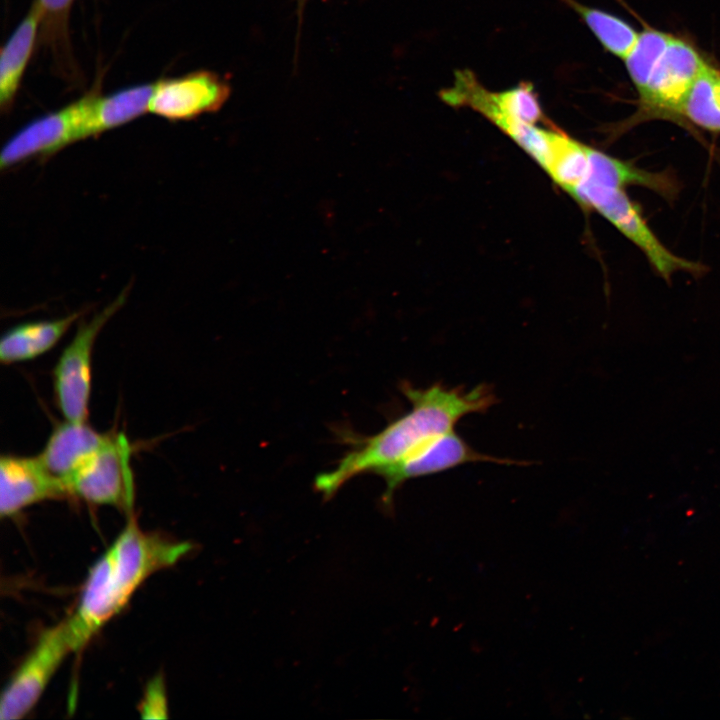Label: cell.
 <instances>
[{"label":"cell","instance_id":"6da1fadb","mask_svg":"<svg viewBox=\"0 0 720 720\" xmlns=\"http://www.w3.org/2000/svg\"><path fill=\"white\" fill-rule=\"evenodd\" d=\"M411 408L379 433L359 440L337 466L316 477L315 488L326 499L347 481L363 473H377L394 465L433 438L454 430L465 416L484 413L497 402L492 388L479 384L470 390L441 383L427 388L402 385Z\"/></svg>","mask_w":720,"mask_h":720},{"label":"cell","instance_id":"7a4b0ae2","mask_svg":"<svg viewBox=\"0 0 720 720\" xmlns=\"http://www.w3.org/2000/svg\"><path fill=\"white\" fill-rule=\"evenodd\" d=\"M191 550L190 543L143 531L130 516L109 549L89 570L78 605L70 615L84 646L128 603L152 574Z\"/></svg>","mask_w":720,"mask_h":720},{"label":"cell","instance_id":"3957f363","mask_svg":"<svg viewBox=\"0 0 720 720\" xmlns=\"http://www.w3.org/2000/svg\"><path fill=\"white\" fill-rule=\"evenodd\" d=\"M83 647L71 616L46 629L4 688L0 718L14 720L26 716L63 661Z\"/></svg>","mask_w":720,"mask_h":720},{"label":"cell","instance_id":"277c9868","mask_svg":"<svg viewBox=\"0 0 720 720\" xmlns=\"http://www.w3.org/2000/svg\"><path fill=\"white\" fill-rule=\"evenodd\" d=\"M123 291L88 321L82 320L53 369V391L65 420L87 422L91 394L92 353L97 336L126 299Z\"/></svg>","mask_w":720,"mask_h":720},{"label":"cell","instance_id":"5b68a950","mask_svg":"<svg viewBox=\"0 0 720 720\" xmlns=\"http://www.w3.org/2000/svg\"><path fill=\"white\" fill-rule=\"evenodd\" d=\"M131 456L127 436L122 432L110 433L106 442L68 480L70 496L131 512L135 501Z\"/></svg>","mask_w":720,"mask_h":720},{"label":"cell","instance_id":"8992f818","mask_svg":"<svg viewBox=\"0 0 720 720\" xmlns=\"http://www.w3.org/2000/svg\"><path fill=\"white\" fill-rule=\"evenodd\" d=\"M94 93L33 120L3 146L0 167L8 169L36 156H47L91 137L90 112Z\"/></svg>","mask_w":720,"mask_h":720},{"label":"cell","instance_id":"52a82bcc","mask_svg":"<svg viewBox=\"0 0 720 720\" xmlns=\"http://www.w3.org/2000/svg\"><path fill=\"white\" fill-rule=\"evenodd\" d=\"M706 62L688 41L673 36L650 81L639 95L646 117H679L681 104Z\"/></svg>","mask_w":720,"mask_h":720},{"label":"cell","instance_id":"ba28073f","mask_svg":"<svg viewBox=\"0 0 720 720\" xmlns=\"http://www.w3.org/2000/svg\"><path fill=\"white\" fill-rule=\"evenodd\" d=\"M474 462H493L504 465L527 463L480 453L460 437L454 429L433 438L402 461L376 473L385 480L386 484L383 505L391 506L395 491L407 480L433 475Z\"/></svg>","mask_w":720,"mask_h":720},{"label":"cell","instance_id":"9c48e42d","mask_svg":"<svg viewBox=\"0 0 720 720\" xmlns=\"http://www.w3.org/2000/svg\"><path fill=\"white\" fill-rule=\"evenodd\" d=\"M230 93L229 84L215 73L193 72L156 82L149 112L168 120H191L219 110Z\"/></svg>","mask_w":720,"mask_h":720},{"label":"cell","instance_id":"30bf717a","mask_svg":"<svg viewBox=\"0 0 720 720\" xmlns=\"http://www.w3.org/2000/svg\"><path fill=\"white\" fill-rule=\"evenodd\" d=\"M70 496L65 484L37 457L2 455L0 459V514L12 517L46 500Z\"/></svg>","mask_w":720,"mask_h":720},{"label":"cell","instance_id":"8fae6325","mask_svg":"<svg viewBox=\"0 0 720 720\" xmlns=\"http://www.w3.org/2000/svg\"><path fill=\"white\" fill-rule=\"evenodd\" d=\"M595 210L633 242L665 280H670L676 271L702 270L700 264L674 255L658 240L624 189L612 191Z\"/></svg>","mask_w":720,"mask_h":720},{"label":"cell","instance_id":"7c38bea8","mask_svg":"<svg viewBox=\"0 0 720 720\" xmlns=\"http://www.w3.org/2000/svg\"><path fill=\"white\" fill-rule=\"evenodd\" d=\"M109 434L99 433L87 422L65 420L54 427L38 458L67 488L68 480L106 442Z\"/></svg>","mask_w":720,"mask_h":720},{"label":"cell","instance_id":"4fadbf2b","mask_svg":"<svg viewBox=\"0 0 720 720\" xmlns=\"http://www.w3.org/2000/svg\"><path fill=\"white\" fill-rule=\"evenodd\" d=\"M81 312H73L54 320L27 322L9 329L0 340L3 364L35 359L51 350L77 321Z\"/></svg>","mask_w":720,"mask_h":720},{"label":"cell","instance_id":"5bb4252c","mask_svg":"<svg viewBox=\"0 0 720 720\" xmlns=\"http://www.w3.org/2000/svg\"><path fill=\"white\" fill-rule=\"evenodd\" d=\"M42 13L34 2L2 48L0 57V104L8 109L16 95L25 68L34 48Z\"/></svg>","mask_w":720,"mask_h":720},{"label":"cell","instance_id":"9a60e30c","mask_svg":"<svg viewBox=\"0 0 720 720\" xmlns=\"http://www.w3.org/2000/svg\"><path fill=\"white\" fill-rule=\"evenodd\" d=\"M589 172L584 180L610 188L624 189L638 185L649 188L663 197L671 198L675 193V184L664 173L649 172L630 162L613 158L605 153L588 147Z\"/></svg>","mask_w":720,"mask_h":720},{"label":"cell","instance_id":"2e32d148","mask_svg":"<svg viewBox=\"0 0 720 720\" xmlns=\"http://www.w3.org/2000/svg\"><path fill=\"white\" fill-rule=\"evenodd\" d=\"M155 83L119 90L107 96L93 95L90 114L91 136L122 126L149 112Z\"/></svg>","mask_w":720,"mask_h":720},{"label":"cell","instance_id":"e0dca14e","mask_svg":"<svg viewBox=\"0 0 720 720\" xmlns=\"http://www.w3.org/2000/svg\"><path fill=\"white\" fill-rule=\"evenodd\" d=\"M720 72L706 63L687 92L680 116L694 125L720 133Z\"/></svg>","mask_w":720,"mask_h":720},{"label":"cell","instance_id":"ac0fdd59","mask_svg":"<svg viewBox=\"0 0 720 720\" xmlns=\"http://www.w3.org/2000/svg\"><path fill=\"white\" fill-rule=\"evenodd\" d=\"M585 22L601 45L611 54L624 59L639 33L621 18L576 0H562Z\"/></svg>","mask_w":720,"mask_h":720},{"label":"cell","instance_id":"d6986e66","mask_svg":"<svg viewBox=\"0 0 720 720\" xmlns=\"http://www.w3.org/2000/svg\"><path fill=\"white\" fill-rule=\"evenodd\" d=\"M672 37V34L645 27L623 59L638 95H641L646 89Z\"/></svg>","mask_w":720,"mask_h":720},{"label":"cell","instance_id":"ffe728a7","mask_svg":"<svg viewBox=\"0 0 720 720\" xmlns=\"http://www.w3.org/2000/svg\"><path fill=\"white\" fill-rule=\"evenodd\" d=\"M545 170L556 183L570 191L588 175V147L556 131Z\"/></svg>","mask_w":720,"mask_h":720},{"label":"cell","instance_id":"44dd1931","mask_svg":"<svg viewBox=\"0 0 720 720\" xmlns=\"http://www.w3.org/2000/svg\"><path fill=\"white\" fill-rule=\"evenodd\" d=\"M167 697L160 677L154 678L147 685L144 697L140 705V713L143 718H166L167 717Z\"/></svg>","mask_w":720,"mask_h":720},{"label":"cell","instance_id":"7402d4cb","mask_svg":"<svg viewBox=\"0 0 720 720\" xmlns=\"http://www.w3.org/2000/svg\"><path fill=\"white\" fill-rule=\"evenodd\" d=\"M74 0H37L42 20H63Z\"/></svg>","mask_w":720,"mask_h":720},{"label":"cell","instance_id":"603a6c76","mask_svg":"<svg viewBox=\"0 0 720 720\" xmlns=\"http://www.w3.org/2000/svg\"><path fill=\"white\" fill-rule=\"evenodd\" d=\"M295 1H296V6H297L298 25L300 26L304 8H305L308 0H295Z\"/></svg>","mask_w":720,"mask_h":720},{"label":"cell","instance_id":"cb8c5ba5","mask_svg":"<svg viewBox=\"0 0 720 720\" xmlns=\"http://www.w3.org/2000/svg\"><path fill=\"white\" fill-rule=\"evenodd\" d=\"M719 96H720V88H719Z\"/></svg>","mask_w":720,"mask_h":720}]
</instances>
